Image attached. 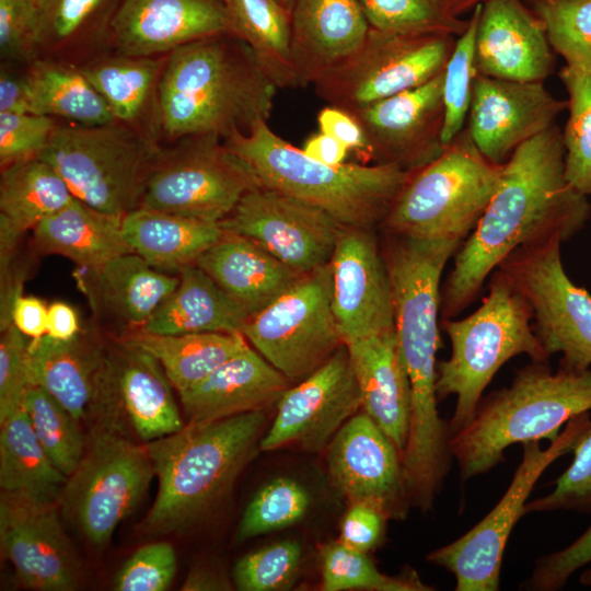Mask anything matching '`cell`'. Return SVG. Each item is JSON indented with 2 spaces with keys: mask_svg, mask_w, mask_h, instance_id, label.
<instances>
[{
  "mask_svg": "<svg viewBox=\"0 0 591 591\" xmlns=\"http://www.w3.org/2000/svg\"><path fill=\"white\" fill-rule=\"evenodd\" d=\"M310 507V495L297 480L278 477L264 485L248 502L237 526V541H245L300 521Z\"/></svg>",
  "mask_w": 591,
  "mask_h": 591,
  "instance_id": "45",
  "label": "cell"
},
{
  "mask_svg": "<svg viewBox=\"0 0 591 591\" xmlns=\"http://www.w3.org/2000/svg\"><path fill=\"white\" fill-rule=\"evenodd\" d=\"M591 410V370L533 362L515 372L508 387L482 397L473 419L451 436L450 448L462 480L483 475L503 461L514 443L555 439L572 417Z\"/></svg>",
  "mask_w": 591,
  "mask_h": 591,
  "instance_id": "5",
  "label": "cell"
},
{
  "mask_svg": "<svg viewBox=\"0 0 591 591\" xmlns=\"http://www.w3.org/2000/svg\"><path fill=\"white\" fill-rule=\"evenodd\" d=\"M558 77L568 94L563 130L565 176L575 189L591 198V72L575 73L564 67Z\"/></svg>",
  "mask_w": 591,
  "mask_h": 591,
  "instance_id": "43",
  "label": "cell"
},
{
  "mask_svg": "<svg viewBox=\"0 0 591 591\" xmlns=\"http://www.w3.org/2000/svg\"><path fill=\"white\" fill-rule=\"evenodd\" d=\"M73 197L57 171L38 157L1 167V276L12 270L13 254L22 235L65 207Z\"/></svg>",
  "mask_w": 591,
  "mask_h": 591,
  "instance_id": "30",
  "label": "cell"
},
{
  "mask_svg": "<svg viewBox=\"0 0 591 591\" xmlns=\"http://www.w3.org/2000/svg\"><path fill=\"white\" fill-rule=\"evenodd\" d=\"M57 123L53 117L32 113L0 112V164L38 157Z\"/></svg>",
  "mask_w": 591,
  "mask_h": 591,
  "instance_id": "51",
  "label": "cell"
},
{
  "mask_svg": "<svg viewBox=\"0 0 591 591\" xmlns=\"http://www.w3.org/2000/svg\"><path fill=\"white\" fill-rule=\"evenodd\" d=\"M567 109L543 82H521L476 74L466 128L477 149L505 164L525 141L552 127Z\"/></svg>",
  "mask_w": 591,
  "mask_h": 591,
  "instance_id": "20",
  "label": "cell"
},
{
  "mask_svg": "<svg viewBox=\"0 0 591 591\" xmlns=\"http://www.w3.org/2000/svg\"><path fill=\"white\" fill-rule=\"evenodd\" d=\"M302 150L311 158L329 165L345 163L349 151L340 141L321 131L310 136Z\"/></svg>",
  "mask_w": 591,
  "mask_h": 591,
  "instance_id": "60",
  "label": "cell"
},
{
  "mask_svg": "<svg viewBox=\"0 0 591 591\" xmlns=\"http://www.w3.org/2000/svg\"><path fill=\"white\" fill-rule=\"evenodd\" d=\"M175 551L166 542H157L137 549L121 566L114 579L117 591H164L175 577Z\"/></svg>",
  "mask_w": 591,
  "mask_h": 591,
  "instance_id": "50",
  "label": "cell"
},
{
  "mask_svg": "<svg viewBox=\"0 0 591 591\" xmlns=\"http://www.w3.org/2000/svg\"><path fill=\"white\" fill-rule=\"evenodd\" d=\"M372 28L399 34L462 35L468 20L452 15L441 0H359Z\"/></svg>",
  "mask_w": 591,
  "mask_h": 591,
  "instance_id": "44",
  "label": "cell"
},
{
  "mask_svg": "<svg viewBox=\"0 0 591 591\" xmlns=\"http://www.w3.org/2000/svg\"><path fill=\"white\" fill-rule=\"evenodd\" d=\"M301 545L281 541L243 556L234 566L233 582L241 591L288 590L297 580Z\"/></svg>",
  "mask_w": 591,
  "mask_h": 591,
  "instance_id": "47",
  "label": "cell"
},
{
  "mask_svg": "<svg viewBox=\"0 0 591 591\" xmlns=\"http://www.w3.org/2000/svg\"><path fill=\"white\" fill-rule=\"evenodd\" d=\"M541 20L548 42L565 67L591 72V0H523Z\"/></svg>",
  "mask_w": 591,
  "mask_h": 591,
  "instance_id": "42",
  "label": "cell"
},
{
  "mask_svg": "<svg viewBox=\"0 0 591 591\" xmlns=\"http://www.w3.org/2000/svg\"><path fill=\"white\" fill-rule=\"evenodd\" d=\"M532 320L529 303L499 268L477 310L461 320H442L451 355L437 363L436 392L438 401L456 396L451 436L473 419L486 386L507 361L526 355L533 362H547Z\"/></svg>",
  "mask_w": 591,
  "mask_h": 591,
  "instance_id": "6",
  "label": "cell"
},
{
  "mask_svg": "<svg viewBox=\"0 0 591 591\" xmlns=\"http://www.w3.org/2000/svg\"><path fill=\"white\" fill-rule=\"evenodd\" d=\"M264 410L202 422L146 444L159 488L140 528L144 534L179 532L216 508L259 450Z\"/></svg>",
  "mask_w": 591,
  "mask_h": 591,
  "instance_id": "3",
  "label": "cell"
},
{
  "mask_svg": "<svg viewBox=\"0 0 591 591\" xmlns=\"http://www.w3.org/2000/svg\"><path fill=\"white\" fill-rule=\"evenodd\" d=\"M104 398L108 410H123L138 437L147 442L184 426L172 384L159 361L113 337L107 345Z\"/></svg>",
  "mask_w": 591,
  "mask_h": 591,
  "instance_id": "25",
  "label": "cell"
},
{
  "mask_svg": "<svg viewBox=\"0 0 591 591\" xmlns=\"http://www.w3.org/2000/svg\"><path fill=\"white\" fill-rule=\"evenodd\" d=\"M579 581L584 587H591V568L580 573Z\"/></svg>",
  "mask_w": 591,
  "mask_h": 591,
  "instance_id": "63",
  "label": "cell"
},
{
  "mask_svg": "<svg viewBox=\"0 0 591 591\" xmlns=\"http://www.w3.org/2000/svg\"><path fill=\"white\" fill-rule=\"evenodd\" d=\"M0 112L30 113L25 74L2 67L0 72Z\"/></svg>",
  "mask_w": 591,
  "mask_h": 591,
  "instance_id": "58",
  "label": "cell"
},
{
  "mask_svg": "<svg viewBox=\"0 0 591 591\" xmlns=\"http://www.w3.org/2000/svg\"><path fill=\"white\" fill-rule=\"evenodd\" d=\"M328 265L344 344L395 329L390 274L373 229L345 227Z\"/></svg>",
  "mask_w": 591,
  "mask_h": 591,
  "instance_id": "18",
  "label": "cell"
},
{
  "mask_svg": "<svg viewBox=\"0 0 591 591\" xmlns=\"http://www.w3.org/2000/svg\"><path fill=\"white\" fill-rule=\"evenodd\" d=\"M161 149L141 207L220 222L262 186L250 165L216 135L186 137Z\"/></svg>",
  "mask_w": 591,
  "mask_h": 591,
  "instance_id": "10",
  "label": "cell"
},
{
  "mask_svg": "<svg viewBox=\"0 0 591 591\" xmlns=\"http://www.w3.org/2000/svg\"><path fill=\"white\" fill-rule=\"evenodd\" d=\"M242 334L292 384L312 374L345 345L332 308L329 265L252 315Z\"/></svg>",
  "mask_w": 591,
  "mask_h": 591,
  "instance_id": "13",
  "label": "cell"
},
{
  "mask_svg": "<svg viewBox=\"0 0 591 591\" xmlns=\"http://www.w3.org/2000/svg\"><path fill=\"white\" fill-rule=\"evenodd\" d=\"M278 2L291 13L294 0H278Z\"/></svg>",
  "mask_w": 591,
  "mask_h": 591,
  "instance_id": "64",
  "label": "cell"
},
{
  "mask_svg": "<svg viewBox=\"0 0 591 591\" xmlns=\"http://www.w3.org/2000/svg\"><path fill=\"white\" fill-rule=\"evenodd\" d=\"M20 407L0 420V487L42 503H56L67 483Z\"/></svg>",
  "mask_w": 591,
  "mask_h": 591,
  "instance_id": "36",
  "label": "cell"
},
{
  "mask_svg": "<svg viewBox=\"0 0 591 591\" xmlns=\"http://www.w3.org/2000/svg\"><path fill=\"white\" fill-rule=\"evenodd\" d=\"M364 412L403 454L409 432L412 389L395 329L345 344Z\"/></svg>",
  "mask_w": 591,
  "mask_h": 591,
  "instance_id": "29",
  "label": "cell"
},
{
  "mask_svg": "<svg viewBox=\"0 0 591 591\" xmlns=\"http://www.w3.org/2000/svg\"><path fill=\"white\" fill-rule=\"evenodd\" d=\"M475 63L482 76L543 82L555 70L556 54L523 0H488L478 20Z\"/></svg>",
  "mask_w": 591,
  "mask_h": 591,
  "instance_id": "23",
  "label": "cell"
},
{
  "mask_svg": "<svg viewBox=\"0 0 591 591\" xmlns=\"http://www.w3.org/2000/svg\"><path fill=\"white\" fill-rule=\"evenodd\" d=\"M277 413L259 441L260 451L298 445L320 451L362 407L348 349L343 345L312 374L278 399Z\"/></svg>",
  "mask_w": 591,
  "mask_h": 591,
  "instance_id": "16",
  "label": "cell"
},
{
  "mask_svg": "<svg viewBox=\"0 0 591 591\" xmlns=\"http://www.w3.org/2000/svg\"><path fill=\"white\" fill-rule=\"evenodd\" d=\"M165 56L102 57L80 67L116 121L148 137L158 135V89Z\"/></svg>",
  "mask_w": 591,
  "mask_h": 591,
  "instance_id": "34",
  "label": "cell"
},
{
  "mask_svg": "<svg viewBox=\"0 0 591 591\" xmlns=\"http://www.w3.org/2000/svg\"><path fill=\"white\" fill-rule=\"evenodd\" d=\"M121 230L131 252L172 274L195 265L223 235L219 222L141 206L123 217Z\"/></svg>",
  "mask_w": 591,
  "mask_h": 591,
  "instance_id": "32",
  "label": "cell"
},
{
  "mask_svg": "<svg viewBox=\"0 0 591 591\" xmlns=\"http://www.w3.org/2000/svg\"><path fill=\"white\" fill-rule=\"evenodd\" d=\"M0 545L23 587L39 591L76 589L79 563L58 520L56 503L2 491Z\"/></svg>",
  "mask_w": 591,
  "mask_h": 591,
  "instance_id": "19",
  "label": "cell"
},
{
  "mask_svg": "<svg viewBox=\"0 0 591 591\" xmlns=\"http://www.w3.org/2000/svg\"><path fill=\"white\" fill-rule=\"evenodd\" d=\"M109 0H39L34 50H57L76 42Z\"/></svg>",
  "mask_w": 591,
  "mask_h": 591,
  "instance_id": "48",
  "label": "cell"
},
{
  "mask_svg": "<svg viewBox=\"0 0 591 591\" xmlns=\"http://www.w3.org/2000/svg\"><path fill=\"white\" fill-rule=\"evenodd\" d=\"M76 278L97 323L116 329L114 338L140 331L178 283L177 274L155 269L134 252L79 267Z\"/></svg>",
  "mask_w": 591,
  "mask_h": 591,
  "instance_id": "24",
  "label": "cell"
},
{
  "mask_svg": "<svg viewBox=\"0 0 591 591\" xmlns=\"http://www.w3.org/2000/svg\"><path fill=\"white\" fill-rule=\"evenodd\" d=\"M117 54L165 56L188 43L230 34L225 0H121L109 21Z\"/></svg>",
  "mask_w": 591,
  "mask_h": 591,
  "instance_id": "22",
  "label": "cell"
},
{
  "mask_svg": "<svg viewBox=\"0 0 591 591\" xmlns=\"http://www.w3.org/2000/svg\"><path fill=\"white\" fill-rule=\"evenodd\" d=\"M219 223L301 275L329 263L345 228L324 210L263 186L246 193Z\"/></svg>",
  "mask_w": 591,
  "mask_h": 591,
  "instance_id": "15",
  "label": "cell"
},
{
  "mask_svg": "<svg viewBox=\"0 0 591 591\" xmlns=\"http://www.w3.org/2000/svg\"><path fill=\"white\" fill-rule=\"evenodd\" d=\"M155 140L119 121L58 125L38 158L50 164L72 195L111 215L140 207L160 154Z\"/></svg>",
  "mask_w": 591,
  "mask_h": 591,
  "instance_id": "8",
  "label": "cell"
},
{
  "mask_svg": "<svg viewBox=\"0 0 591 591\" xmlns=\"http://www.w3.org/2000/svg\"><path fill=\"white\" fill-rule=\"evenodd\" d=\"M250 317L270 304L301 275L251 240L223 231L221 239L196 262Z\"/></svg>",
  "mask_w": 591,
  "mask_h": 591,
  "instance_id": "31",
  "label": "cell"
},
{
  "mask_svg": "<svg viewBox=\"0 0 591 591\" xmlns=\"http://www.w3.org/2000/svg\"><path fill=\"white\" fill-rule=\"evenodd\" d=\"M322 590L369 591H429L417 573L408 571L399 576L381 572L366 552L352 548L341 541L331 542L320 551Z\"/></svg>",
  "mask_w": 591,
  "mask_h": 591,
  "instance_id": "41",
  "label": "cell"
},
{
  "mask_svg": "<svg viewBox=\"0 0 591 591\" xmlns=\"http://www.w3.org/2000/svg\"><path fill=\"white\" fill-rule=\"evenodd\" d=\"M48 306L38 298L23 296L14 298L11 305V324L30 339L47 334Z\"/></svg>",
  "mask_w": 591,
  "mask_h": 591,
  "instance_id": "57",
  "label": "cell"
},
{
  "mask_svg": "<svg viewBox=\"0 0 591 591\" xmlns=\"http://www.w3.org/2000/svg\"><path fill=\"white\" fill-rule=\"evenodd\" d=\"M591 427L590 413L572 417L546 449L538 441L522 443V460L494 509L457 540L428 554L427 560L455 578V591H498L503 552L528 498L544 471L575 450Z\"/></svg>",
  "mask_w": 591,
  "mask_h": 591,
  "instance_id": "9",
  "label": "cell"
},
{
  "mask_svg": "<svg viewBox=\"0 0 591 591\" xmlns=\"http://www.w3.org/2000/svg\"><path fill=\"white\" fill-rule=\"evenodd\" d=\"M327 466L333 485L350 502L378 505L390 518L405 515L410 502L402 453L364 412L354 415L334 436Z\"/></svg>",
  "mask_w": 591,
  "mask_h": 591,
  "instance_id": "21",
  "label": "cell"
},
{
  "mask_svg": "<svg viewBox=\"0 0 591 591\" xmlns=\"http://www.w3.org/2000/svg\"><path fill=\"white\" fill-rule=\"evenodd\" d=\"M25 74L30 113L96 126L116 121L80 68L34 59Z\"/></svg>",
  "mask_w": 591,
  "mask_h": 591,
  "instance_id": "38",
  "label": "cell"
},
{
  "mask_svg": "<svg viewBox=\"0 0 591 591\" xmlns=\"http://www.w3.org/2000/svg\"><path fill=\"white\" fill-rule=\"evenodd\" d=\"M22 407L50 460L69 477L78 467L86 447L80 422L35 384L26 389Z\"/></svg>",
  "mask_w": 591,
  "mask_h": 591,
  "instance_id": "40",
  "label": "cell"
},
{
  "mask_svg": "<svg viewBox=\"0 0 591 591\" xmlns=\"http://www.w3.org/2000/svg\"><path fill=\"white\" fill-rule=\"evenodd\" d=\"M31 384L50 394L79 422L105 414L103 386L107 345L92 331L71 339L44 335L28 341Z\"/></svg>",
  "mask_w": 591,
  "mask_h": 591,
  "instance_id": "26",
  "label": "cell"
},
{
  "mask_svg": "<svg viewBox=\"0 0 591 591\" xmlns=\"http://www.w3.org/2000/svg\"><path fill=\"white\" fill-rule=\"evenodd\" d=\"M291 382L250 344L179 394L188 422L213 421L264 410Z\"/></svg>",
  "mask_w": 591,
  "mask_h": 591,
  "instance_id": "28",
  "label": "cell"
},
{
  "mask_svg": "<svg viewBox=\"0 0 591 591\" xmlns=\"http://www.w3.org/2000/svg\"><path fill=\"white\" fill-rule=\"evenodd\" d=\"M369 30L359 0H294L291 54L298 88L313 84L349 58Z\"/></svg>",
  "mask_w": 591,
  "mask_h": 591,
  "instance_id": "27",
  "label": "cell"
},
{
  "mask_svg": "<svg viewBox=\"0 0 591 591\" xmlns=\"http://www.w3.org/2000/svg\"><path fill=\"white\" fill-rule=\"evenodd\" d=\"M154 475L146 445L135 444L104 426L86 442L59 501L85 540L101 548L138 506Z\"/></svg>",
  "mask_w": 591,
  "mask_h": 591,
  "instance_id": "11",
  "label": "cell"
},
{
  "mask_svg": "<svg viewBox=\"0 0 591 591\" xmlns=\"http://www.w3.org/2000/svg\"><path fill=\"white\" fill-rule=\"evenodd\" d=\"M39 0H0V53L7 60L32 59Z\"/></svg>",
  "mask_w": 591,
  "mask_h": 591,
  "instance_id": "54",
  "label": "cell"
},
{
  "mask_svg": "<svg viewBox=\"0 0 591 591\" xmlns=\"http://www.w3.org/2000/svg\"><path fill=\"white\" fill-rule=\"evenodd\" d=\"M591 563V524L567 547L540 557L520 590L557 591L583 566Z\"/></svg>",
  "mask_w": 591,
  "mask_h": 591,
  "instance_id": "53",
  "label": "cell"
},
{
  "mask_svg": "<svg viewBox=\"0 0 591 591\" xmlns=\"http://www.w3.org/2000/svg\"><path fill=\"white\" fill-rule=\"evenodd\" d=\"M572 452V462L553 482L554 489L526 502L524 514L558 510L591 514V427Z\"/></svg>",
  "mask_w": 591,
  "mask_h": 591,
  "instance_id": "49",
  "label": "cell"
},
{
  "mask_svg": "<svg viewBox=\"0 0 591 591\" xmlns=\"http://www.w3.org/2000/svg\"><path fill=\"white\" fill-rule=\"evenodd\" d=\"M117 339L154 357L177 392L206 378L248 344L242 333L224 332L178 335L134 332Z\"/></svg>",
  "mask_w": 591,
  "mask_h": 591,
  "instance_id": "37",
  "label": "cell"
},
{
  "mask_svg": "<svg viewBox=\"0 0 591 591\" xmlns=\"http://www.w3.org/2000/svg\"><path fill=\"white\" fill-rule=\"evenodd\" d=\"M558 236L521 246L498 266L529 303L534 333L551 357L575 371L591 366V294L565 271Z\"/></svg>",
  "mask_w": 591,
  "mask_h": 591,
  "instance_id": "14",
  "label": "cell"
},
{
  "mask_svg": "<svg viewBox=\"0 0 591 591\" xmlns=\"http://www.w3.org/2000/svg\"><path fill=\"white\" fill-rule=\"evenodd\" d=\"M320 131L340 141L349 150H357L369 159V147L363 129L349 112L327 105L317 114Z\"/></svg>",
  "mask_w": 591,
  "mask_h": 591,
  "instance_id": "56",
  "label": "cell"
},
{
  "mask_svg": "<svg viewBox=\"0 0 591 591\" xmlns=\"http://www.w3.org/2000/svg\"><path fill=\"white\" fill-rule=\"evenodd\" d=\"M123 217L101 211L77 197L43 219L33 230L35 247L92 268L131 252L121 230Z\"/></svg>",
  "mask_w": 591,
  "mask_h": 591,
  "instance_id": "35",
  "label": "cell"
},
{
  "mask_svg": "<svg viewBox=\"0 0 591 591\" xmlns=\"http://www.w3.org/2000/svg\"><path fill=\"white\" fill-rule=\"evenodd\" d=\"M389 518V513L378 505L350 502L341 523L339 541L367 553L381 543Z\"/></svg>",
  "mask_w": 591,
  "mask_h": 591,
  "instance_id": "55",
  "label": "cell"
},
{
  "mask_svg": "<svg viewBox=\"0 0 591 591\" xmlns=\"http://www.w3.org/2000/svg\"><path fill=\"white\" fill-rule=\"evenodd\" d=\"M456 37L399 34L370 26L360 48L313 83L315 92L328 105L352 112L412 90L444 70Z\"/></svg>",
  "mask_w": 591,
  "mask_h": 591,
  "instance_id": "12",
  "label": "cell"
},
{
  "mask_svg": "<svg viewBox=\"0 0 591 591\" xmlns=\"http://www.w3.org/2000/svg\"><path fill=\"white\" fill-rule=\"evenodd\" d=\"M175 290L138 332L162 335L242 333L247 311L196 264L178 274Z\"/></svg>",
  "mask_w": 591,
  "mask_h": 591,
  "instance_id": "33",
  "label": "cell"
},
{
  "mask_svg": "<svg viewBox=\"0 0 591 591\" xmlns=\"http://www.w3.org/2000/svg\"><path fill=\"white\" fill-rule=\"evenodd\" d=\"M447 10L455 16L473 10L478 4H483L488 0H441Z\"/></svg>",
  "mask_w": 591,
  "mask_h": 591,
  "instance_id": "62",
  "label": "cell"
},
{
  "mask_svg": "<svg viewBox=\"0 0 591 591\" xmlns=\"http://www.w3.org/2000/svg\"><path fill=\"white\" fill-rule=\"evenodd\" d=\"M13 324L1 329L0 337V420L22 407L31 385L28 341Z\"/></svg>",
  "mask_w": 591,
  "mask_h": 591,
  "instance_id": "52",
  "label": "cell"
},
{
  "mask_svg": "<svg viewBox=\"0 0 591 591\" xmlns=\"http://www.w3.org/2000/svg\"><path fill=\"white\" fill-rule=\"evenodd\" d=\"M483 4L472 10L470 24L456 37L454 49L443 70L444 124L442 141L448 146L462 130L468 116L474 80L477 74L475 63V42Z\"/></svg>",
  "mask_w": 591,
  "mask_h": 591,
  "instance_id": "46",
  "label": "cell"
},
{
  "mask_svg": "<svg viewBox=\"0 0 591 591\" xmlns=\"http://www.w3.org/2000/svg\"><path fill=\"white\" fill-rule=\"evenodd\" d=\"M278 86L251 48L232 34L166 55L158 89V134L172 140L234 131L270 116Z\"/></svg>",
  "mask_w": 591,
  "mask_h": 591,
  "instance_id": "2",
  "label": "cell"
},
{
  "mask_svg": "<svg viewBox=\"0 0 591 591\" xmlns=\"http://www.w3.org/2000/svg\"><path fill=\"white\" fill-rule=\"evenodd\" d=\"M81 331L76 310L66 302L56 301L48 305L47 334L48 336L68 340Z\"/></svg>",
  "mask_w": 591,
  "mask_h": 591,
  "instance_id": "59",
  "label": "cell"
},
{
  "mask_svg": "<svg viewBox=\"0 0 591 591\" xmlns=\"http://www.w3.org/2000/svg\"><path fill=\"white\" fill-rule=\"evenodd\" d=\"M231 589L232 584L224 576L206 567L192 569L181 588L183 591H218Z\"/></svg>",
  "mask_w": 591,
  "mask_h": 591,
  "instance_id": "61",
  "label": "cell"
},
{
  "mask_svg": "<svg viewBox=\"0 0 591 591\" xmlns=\"http://www.w3.org/2000/svg\"><path fill=\"white\" fill-rule=\"evenodd\" d=\"M363 129L369 160L415 172L445 149L443 71L428 82L349 112Z\"/></svg>",
  "mask_w": 591,
  "mask_h": 591,
  "instance_id": "17",
  "label": "cell"
},
{
  "mask_svg": "<svg viewBox=\"0 0 591 591\" xmlns=\"http://www.w3.org/2000/svg\"><path fill=\"white\" fill-rule=\"evenodd\" d=\"M502 169L463 129L439 158L410 173L381 227L390 234L464 241L493 198Z\"/></svg>",
  "mask_w": 591,
  "mask_h": 591,
  "instance_id": "7",
  "label": "cell"
},
{
  "mask_svg": "<svg viewBox=\"0 0 591 591\" xmlns=\"http://www.w3.org/2000/svg\"><path fill=\"white\" fill-rule=\"evenodd\" d=\"M590 216L589 198L566 179L563 130L555 124L522 143L503 164L499 185L456 251L441 289L442 320L466 309L510 253L554 236L566 242Z\"/></svg>",
  "mask_w": 591,
  "mask_h": 591,
  "instance_id": "1",
  "label": "cell"
},
{
  "mask_svg": "<svg viewBox=\"0 0 591 591\" xmlns=\"http://www.w3.org/2000/svg\"><path fill=\"white\" fill-rule=\"evenodd\" d=\"M230 34L243 40L279 89L298 88L291 13L278 0H225Z\"/></svg>",
  "mask_w": 591,
  "mask_h": 591,
  "instance_id": "39",
  "label": "cell"
},
{
  "mask_svg": "<svg viewBox=\"0 0 591 591\" xmlns=\"http://www.w3.org/2000/svg\"><path fill=\"white\" fill-rule=\"evenodd\" d=\"M224 142L250 165L263 187L313 205L348 228L381 225L412 173L394 164L323 163L281 138L262 118Z\"/></svg>",
  "mask_w": 591,
  "mask_h": 591,
  "instance_id": "4",
  "label": "cell"
}]
</instances>
